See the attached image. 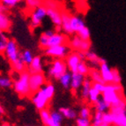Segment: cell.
I'll return each mask as SVG.
<instances>
[{
	"instance_id": "6da1fadb",
	"label": "cell",
	"mask_w": 126,
	"mask_h": 126,
	"mask_svg": "<svg viewBox=\"0 0 126 126\" xmlns=\"http://www.w3.org/2000/svg\"><path fill=\"white\" fill-rule=\"evenodd\" d=\"M123 90L124 88L121 84L106 85L105 90L101 94V98L111 107L125 99L123 94Z\"/></svg>"
},
{
	"instance_id": "7a4b0ae2",
	"label": "cell",
	"mask_w": 126,
	"mask_h": 126,
	"mask_svg": "<svg viewBox=\"0 0 126 126\" xmlns=\"http://www.w3.org/2000/svg\"><path fill=\"white\" fill-rule=\"evenodd\" d=\"M30 74L27 72L19 73L18 78L13 81V89L20 97L32 96L29 87Z\"/></svg>"
},
{
	"instance_id": "3957f363",
	"label": "cell",
	"mask_w": 126,
	"mask_h": 126,
	"mask_svg": "<svg viewBox=\"0 0 126 126\" xmlns=\"http://www.w3.org/2000/svg\"><path fill=\"white\" fill-rule=\"evenodd\" d=\"M68 72V68L64 60L55 59L50 63L48 70V75L49 78L54 79H59L62 76Z\"/></svg>"
},
{
	"instance_id": "277c9868",
	"label": "cell",
	"mask_w": 126,
	"mask_h": 126,
	"mask_svg": "<svg viewBox=\"0 0 126 126\" xmlns=\"http://www.w3.org/2000/svg\"><path fill=\"white\" fill-rule=\"evenodd\" d=\"M47 17V8L42 4L38 8L30 12L29 27L31 29H35L42 25L43 19Z\"/></svg>"
},
{
	"instance_id": "5b68a950",
	"label": "cell",
	"mask_w": 126,
	"mask_h": 126,
	"mask_svg": "<svg viewBox=\"0 0 126 126\" xmlns=\"http://www.w3.org/2000/svg\"><path fill=\"white\" fill-rule=\"evenodd\" d=\"M72 52L71 51V47L69 44L67 45H61V46L50 47L45 49V54L50 57L55 59H62L63 60L67 57V56Z\"/></svg>"
},
{
	"instance_id": "8992f818",
	"label": "cell",
	"mask_w": 126,
	"mask_h": 126,
	"mask_svg": "<svg viewBox=\"0 0 126 126\" xmlns=\"http://www.w3.org/2000/svg\"><path fill=\"white\" fill-rule=\"evenodd\" d=\"M69 46L72 48L74 51L77 52H83L86 53L90 50L91 48V42L90 41H84L80 39L77 34L72 36L69 41Z\"/></svg>"
},
{
	"instance_id": "52a82bcc",
	"label": "cell",
	"mask_w": 126,
	"mask_h": 126,
	"mask_svg": "<svg viewBox=\"0 0 126 126\" xmlns=\"http://www.w3.org/2000/svg\"><path fill=\"white\" fill-rule=\"evenodd\" d=\"M20 51L16 41L13 39H10L9 43L6 47V49L4 51V56L10 61L11 63H13L20 58Z\"/></svg>"
},
{
	"instance_id": "ba28073f",
	"label": "cell",
	"mask_w": 126,
	"mask_h": 126,
	"mask_svg": "<svg viewBox=\"0 0 126 126\" xmlns=\"http://www.w3.org/2000/svg\"><path fill=\"white\" fill-rule=\"evenodd\" d=\"M46 85V77L43 73H37L30 75L29 87L32 95L37 93Z\"/></svg>"
},
{
	"instance_id": "9c48e42d",
	"label": "cell",
	"mask_w": 126,
	"mask_h": 126,
	"mask_svg": "<svg viewBox=\"0 0 126 126\" xmlns=\"http://www.w3.org/2000/svg\"><path fill=\"white\" fill-rule=\"evenodd\" d=\"M32 101L34 103V107L38 109V110H43L46 109L48 107V104L49 102V100L47 98L45 94L43 93L42 89H40L37 93L34 94L31 96Z\"/></svg>"
},
{
	"instance_id": "30bf717a",
	"label": "cell",
	"mask_w": 126,
	"mask_h": 126,
	"mask_svg": "<svg viewBox=\"0 0 126 126\" xmlns=\"http://www.w3.org/2000/svg\"><path fill=\"white\" fill-rule=\"evenodd\" d=\"M12 20L8 14V9L0 1V31L7 32L11 28Z\"/></svg>"
},
{
	"instance_id": "8fae6325",
	"label": "cell",
	"mask_w": 126,
	"mask_h": 126,
	"mask_svg": "<svg viewBox=\"0 0 126 126\" xmlns=\"http://www.w3.org/2000/svg\"><path fill=\"white\" fill-rule=\"evenodd\" d=\"M64 61L66 63L68 70H70V72L72 73H76L79 64V63L82 60L80 59L77 51H72L67 56V57L65 58Z\"/></svg>"
},
{
	"instance_id": "7c38bea8",
	"label": "cell",
	"mask_w": 126,
	"mask_h": 126,
	"mask_svg": "<svg viewBox=\"0 0 126 126\" xmlns=\"http://www.w3.org/2000/svg\"><path fill=\"white\" fill-rule=\"evenodd\" d=\"M69 39L66 34L62 33H55L49 39H48V48L56 46H61V45L69 44Z\"/></svg>"
},
{
	"instance_id": "4fadbf2b",
	"label": "cell",
	"mask_w": 126,
	"mask_h": 126,
	"mask_svg": "<svg viewBox=\"0 0 126 126\" xmlns=\"http://www.w3.org/2000/svg\"><path fill=\"white\" fill-rule=\"evenodd\" d=\"M100 73L106 85L113 84V69L107 63H101L99 66Z\"/></svg>"
},
{
	"instance_id": "5bb4252c",
	"label": "cell",
	"mask_w": 126,
	"mask_h": 126,
	"mask_svg": "<svg viewBox=\"0 0 126 126\" xmlns=\"http://www.w3.org/2000/svg\"><path fill=\"white\" fill-rule=\"evenodd\" d=\"M47 16L56 27H61L62 23V10L54 8H47Z\"/></svg>"
},
{
	"instance_id": "9a60e30c",
	"label": "cell",
	"mask_w": 126,
	"mask_h": 126,
	"mask_svg": "<svg viewBox=\"0 0 126 126\" xmlns=\"http://www.w3.org/2000/svg\"><path fill=\"white\" fill-rule=\"evenodd\" d=\"M42 70H43V66H42V61L40 56H35L33 59V62L31 64L28 66L27 69V72L30 75L33 74H37V73H42Z\"/></svg>"
},
{
	"instance_id": "2e32d148",
	"label": "cell",
	"mask_w": 126,
	"mask_h": 126,
	"mask_svg": "<svg viewBox=\"0 0 126 126\" xmlns=\"http://www.w3.org/2000/svg\"><path fill=\"white\" fill-rule=\"evenodd\" d=\"M71 18L72 15L70 14L68 12L62 11V23H61V28L62 31L65 33L66 35L72 34V27H71Z\"/></svg>"
},
{
	"instance_id": "e0dca14e",
	"label": "cell",
	"mask_w": 126,
	"mask_h": 126,
	"mask_svg": "<svg viewBox=\"0 0 126 126\" xmlns=\"http://www.w3.org/2000/svg\"><path fill=\"white\" fill-rule=\"evenodd\" d=\"M85 79H86V76L81 75L78 72L72 73V81H71V87L70 88L74 93L78 92V90L81 88Z\"/></svg>"
},
{
	"instance_id": "ac0fdd59",
	"label": "cell",
	"mask_w": 126,
	"mask_h": 126,
	"mask_svg": "<svg viewBox=\"0 0 126 126\" xmlns=\"http://www.w3.org/2000/svg\"><path fill=\"white\" fill-rule=\"evenodd\" d=\"M86 27V26L85 24L84 19H82L80 16L72 15V18H71V27H72V31L73 34L74 33L78 34L80 30H82Z\"/></svg>"
},
{
	"instance_id": "d6986e66",
	"label": "cell",
	"mask_w": 126,
	"mask_h": 126,
	"mask_svg": "<svg viewBox=\"0 0 126 126\" xmlns=\"http://www.w3.org/2000/svg\"><path fill=\"white\" fill-rule=\"evenodd\" d=\"M92 80L89 78H86V79L84 80V83H83V85L81 86V88H80V97L83 100L88 99L89 92L92 89Z\"/></svg>"
},
{
	"instance_id": "ffe728a7",
	"label": "cell",
	"mask_w": 126,
	"mask_h": 126,
	"mask_svg": "<svg viewBox=\"0 0 126 126\" xmlns=\"http://www.w3.org/2000/svg\"><path fill=\"white\" fill-rule=\"evenodd\" d=\"M58 111L62 114V116L63 118L70 120H73L78 118V113L75 109H72V108H66V107H62L58 109Z\"/></svg>"
},
{
	"instance_id": "44dd1931",
	"label": "cell",
	"mask_w": 126,
	"mask_h": 126,
	"mask_svg": "<svg viewBox=\"0 0 126 126\" xmlns=\"http://www.w3.org/2000/svg\"><path fill=\"white\" fill-rule=\"evenodd\" d=\"M94 107L95 111L100 112V113H102V114L108 113V112L110 111V105L108 104L102 98L98 100V101L94 104Z\"/></svg>"
},
{
	"instance_id": "7402d4cb",
	"label": "cell",
	"mask_w": 126,
	"mask_h": 126,
	"mask_svg": "<svg viewBox=\"0 0 126 126\" xmlns=\"http://www.w3.org/2000/svg\"><path fill=\"white\" fill-rule=\"evenodd\" d=\"M85 56H86V59L92 65H94V67H97V66H100L101 64V57H98V55L95 52L90 50H88L87 52L85 53Z\"/></svg>"
},
{
	"instance_id": "603a6c76",
	"label": "cell",
	"mask_w": 126,
	"mask_h": 126,
	"mask_svg": "<svg viewBox=\"0 0 126 126\" xmlns=\"http://www.w3.org/2000/svg\"><path fill=\"white\" fill-rule=\"evenodd\" d=\"M63 116L58 110H53L50 112V124L49 126H61Z\"/></svg>"
},
{
	"instance_id": "cb8c5ba5",
	"label": "cell",
	"mask_w": 126,
	"mask_h": 126,
	"mask_svg": "<svg viewBox=\"0 0 126 126\" xmlns=\"http://www.w3.org/2000/svg\"><path fill=\"white\" fill-rule=\"evenodd\" d=\"M114 115L126 113V99H124L120 102L116 103L115 105L110 107V111Z\"/></svg>"
},
{
	"instance_id": "d4e9b609",
	"label": "cell",
	"mask_w": 126,
	"mask_h": 126,
	"mask_svg": "<svg viewBox=\"0 0 126 126\" xmlns=\"http://www.w3.org/2000/svg\"><path fill=\"white\" fill-rule=\"evenodd\" d=\"M10 38L6 32L0 31V54H4L9 43Z\"/></svg>"
},
{
	"instance_id": "484cf974",
	"label": "cell",
	"mask_w": 126,
	"mask_h": 126,
	"mask_svg": "<svg viewBox=\"0 0 126 126\" xmlns=\"http://www.w3.org/2000/svg\"><path fill=\"white\" fill-rule=\"evenodd\" d=\"M88 76H89V79H90L92 80V82H94V83H101V84L106 85L105 83H104V81H103L102 78H101L100 71H98V70L95 69V68H93V69L90 68V72H89Z\"/></svg>"
},
{
	"instance_id": "4316f807",
	"label": "cell",
	"mask_w": 126,
	"mask_h": 126,
	"mask_svg": "<svg viewBox=\"0 0 126 126\" xmlns=\"http://www.w3.org/2000/svg\"><path fill=\"white\" fill-rule=\"evenodd\" d=\"M12 65V69L13 70V72H17L18 74L22 73L24 72H27V65L24 63V62L22 61V59L19 58V60L13 63H11Z\"/></svg>"
},
{
	"instance_id": "83f0119b",
	"label": "cell",
	"mask_w": 126,
	"mask_h": 126,
	"mask_svg": "<svg viewBox=\"0 0 126 126\" xmlns=\"http://www.w3.org/2000/svg\"><path fill=\"white\" fill-rule=\"evenodd\" d=\"M34 57V55H33V53L29 49H25V50H23L20 53V58L22 59V61L24 62V63L27 65V67H28L31 64Z\"/></svg>"
},
{
	"instance_id": "f1b7e54d",
	"label": "cell",
	"mask_w": 126,
	"mask_h": 126,
	"mask_svg": "<svg viewBox=\"0 0 126 126\" xmlns=\"http://www.w3.org/2000/svg\"><path fill=\"white\" fill-rule=\"evenodd\" d=\"M60 84L62 85L63 88L68 89L71 87V81H72V72H65L61 78L59 79Z\"/></svg>"
},
{
	"instance_id": "f546056e",
	"label": "cell",
	"mask_w": 126,
	"mask_h": 126,
	"mask_svg": "<svg viewBox=\"0 0 126 126\" xmlns=\"http://www.w3.org/2000/svg\"><path fill=\"white\" fill-rule=\"evenodd\" d=\"M42 89V91H43V93L45 94V95L47 96V98H48L49 101L54 97L55 91L56 90H55V86L52 83H46V85H45Z\"/></svg>"
},
{
	"instance_id": "4dcf8cb0",
	"label": "cell",
	"mask_w": 126,
	"mask_h": 126,
	"mask_svg": "<svg viewBox=\"0 0 126 126\" xmlns=\"http://www.w3.org/2000/svg\"><path fill=\"white\" fill-rule=\"evenodd\" d=\"M114 121L113 124L116 126H126V113L114 115Z\"/></svg>"
},
{
	"instance_id": "1f68e13d",
	"label": "cell",
	"mask_w": 126,
	"mask_h": 126,
	"mask_svg": "<svg viewBox=\"0 0 126 126\" xmlns=\"http://www.w3.org/2000/svg\"><path fill=\"white\" fill-rule=\"evenodd\" d=\"M40 117L44 126H49V124H50V111L48 109L41 110Z\"/></svg>"
},
{
	"instance_id": "d6a6232c",
	"label": "cell",
	"mask_w": 126,
	"mask_h": 126,
	"mask_svg": "<svg viewBox=\"0 0 126 126\" xmlns=\"http://www.w3.org/2000/svg\"><path fill=\"white\" fill-rule=\"evenodd\" d=\"M13 86V80L7 76L0 75V87L1 88H10Z\"/></svg>"
},
{
	"instance_id": "836d02e7",
	"label": "cell",
	"mask_w": 126,
	"mask_h": 126,
	"mask_svg": "<svg viewBox=\"0 0 126 126\" xmlns=\"http://www.w3.org/2000/svg\"><path fill=\"white\" fill-rule=\"evenodd\" d=\"M103 114L100 113V112H94V116L91 120L92 123V126H101L103 124Z\"/></svg>"
},
{
	"instance_id": "e575fe53",
	"label": "cell",
	"mask_w": 126,
	"mask_h": 126,
	"mask_svg": "<svg viewBox=\"0 0 126 126\" xmlns=\"http://www.w3.org/2000/svg\"><path fill=\"white\" fill-rule=\"evenodd\" d=\"M25 4L26 6L28 8V10L30 12H32L33 10L42 5L43 4V1H41V0H27V1H25Z\"/></svg>"
},
{
	"instance_id": "d590c367",
	"label": "cell",
	"mask_w": 126,
	"mask_h": 126,
	"mask_svg": "<svg viewBox=\"0 0 126 126\" xmlns=\"http://www.w3.org/2000/svg\"><path fill=\"white\" fill-rule=\"evenodd\" d=\"M101 93H99L97 90H95L94 88H93L90 90V92H89V95H88V101H90L91 103H93V104H94L95 102H96L99 99H101Z\"/></svg>"
},
{
	"instance_id": "8d00e7d4",
	"label": "cell",
	"mask_w": 126,
	"mask_h": 126,
	"mask_svg": "<svg viewBox=\"0 0 126 126\" xmlns=\"http://www.w3.org/2000/svg\"><path fill=\"white\" fill-rule=\"evenodd\" d=\"M89 72H90V68H89V66L87 65V63L85 61L80 62L78 66V69H77V72L81 74V75L88 76Z\"/></svg>"
},
{
	"instance_id": "74e56055",
	"label": "cell",
	"mask_w": 126,
	"mask_h": 126,
	"mask_svg": "<svg viewBox=\"0 0 126 126\" xmlns=\"http://www.w3.org/2000/svg\"><path fill=\"white\" fill-rule=\"evenodd\" d=\"M91 116H92V111L89 107L84 106L80 109L79 112V117L84 118V119H90Z\"/></svg>"
},
{
	"instance_id": "f35d334b",
	"label": "cell",
	"mask_w": 126,
	"mask_h": 126,
	"mask_svg": "<svg viewBox=\"0 0 126 126\" xmlns=\"http://www.w3.org/2000/svg\"><path fill=\"white\" fill-rule=\"evenodd\" d=\"M77 35H78L80 39H82V40L90 41L91 34H90V31H89L88 27H86L85 28H83L82 30H80L78 34H77Z\"/></svg>"
},
{
	"instance_id": "ab89813d",
	"label": "cell",
	"mask_w": 126,
	"mask_h": 126,
	"mask_svg": "<svg viewBox=\"0 0 126 126\" xmlns=\"http://www.w3.org/2000/svg\"><path fill=\"white\" fill-rule=\"evenodd\" d=\"M48 39L49 38L42 33L40 35V37H39V41H38L39 42V46L42 48H43V49H47L48 48Z\"/></svg>"
},
{
	"instance_id": "60d3db41",
	"label": "cell",
	"mask_w": 126,
	"mask_h": 126,
	"mask_svg": "<svg viewBox=\"0 0 126 126\" xmlns=\"http://www.w3.org/2000/svg\"><path fill=\"white\" fill-rule=\"evenodd\" d=\"M1 3L4 6H5L9 10V9L15 8L20 3V1L19 0H3V1H1Z\"/></svg>"
},
{
	"instance_id": "b9f144b4",
	"label": "cell",
	"mask_w": 126,
	"mask_h": 126,
	"mask_svg": "<svg viewBox=\"0 0 126 126\" xmlns=\"http://www.w3.org/2000/svg\"><path fill=\"white\" fill-rule=\"evenodd\" d=\"M43 5L46 8H54V9H60L61 10V4L57 1H52V0H47L43 1Z\"/></svg>"
},
{
	"instance_id": "7bdbcfd3",
	"label": "cell",
	"mask_w": 126,
	"mask_h": 126,
	"mask_svg": "<svg viewBox=\"0 0 126 126\" xmlns=\"http://www.w3.org/2000/svg\"><path fill=\"white\" fill-rule=\"evenodd\" d=\"M103 124H108V125H111L113 124V121H114V116L113 114L111 112H108V113L103 114Z\"/></svg>"
},
{
	"instance_id": "ee69618b",
	"label": "cell",
	"mask_w": 126,
	"mask_h": 126,
	"mask_svg": "<svg viewBox=\"0 0 126 126\" xmlns=\"http://www.w3.org/2000/svg\"><path fill=\"white\" fill-rule=\"evenodd\" d=\"M76 126H92V123L90 119L78 117L76 119Z\"/></svg>"
},
{
	"instance_id": "f6af8a7d",
	"label": "cell",
	"mask_w": 126,
	"mask_h": 126,
	"mask_svg": "<svg viewBox=\"0 0 126 126\" xmlns=\"http://www.w3.org/2000/svg\"><path fill=\"white\" fill-rule=\"evenodd\" d=\"M122 78L120 75V72L117 69L114 68L113 69V84H121Z\"/></svg>"
},
{
	"instance_id": "bcb514c9",
	"label": "cell",
	"mask_w": 126,
	"mask_h": 126,
	"mask_svg": "<svg viewBox=\"0 0 126 126\" xmlns=\"http://www.w3.org/2000/svg\"><path fill=\"white\" fill-rule=\"evenodd\" d=\"M105 86H106V85L101 84V83H94V82H93V85H92L93 88H94L95 90H97L99 93H101V94H102V93L104 92Z\"/></svg>"
},
{
	"instance_id": "7dc6e473",
	"label": "cell",
	"mask_w": 126,
	"mask_h": 126,
	"mask_svg": "<svg viewBox=\"0 0 126 126\" xmlns=\"http://www.w3.org/2000/svg\"><path fill=\"white\" fill-rule=\"evenodd\" d=\"M56 33V31H54V30H51V29H48V30H46V31L43 32V34H45V35H47L48 38H50L51 36L53 35V34Z\"/></svg>"
},
{
	"instance_id": "c3c4849f",
	"label": "cell",
	"mask_w": 126,
	"mask_h": 126,
	"mask_svg": "<svg viewBox=\"0 0 126 126\" xmlns=\"http://www.w3.org/2000/svg\"><path fill=\"white\" fill-rule=\"evenodd\" d=\"M78 54H79V56L80 59H81L82 61H84L85 59H86V56H85V53H83V52H78Z\"/></svg>"
},
{
	"instance_id": "681fc988",
	"label": "cell",
	"mask_w": 126,
	"mask_h": 126,
	"mask_svg": "<svg viewBox=\"0 0 126 126\" xmlns=\"http://www.w3.org/2000/svg\"><path fill=\"white\" fill-rule=\"evenodd\" d=\"M4 115V108L1 106V104H0V118L2 117Z\"/></svg>"
},
{
	"instance_id": "f907efd6",
	"label": "cell",
	"mask_w": 126,
	"mask_h": 126,
	"mask_svg": "<svg viewBox=\"0 0 126 126\" xmlns=\"http://www.w3.org/2000/svg\"><path fill=\"white\" fill-rule=\"evenodd\" d=\"M0 126H13V125L8 122H3L0 124Z\"/></svg>"
},
{
	"instance_id": "816d5d0a",
	"label": "cell",
	"mask_w": 126,
	"mask_h": 126,
	"mask_svg": "<svg viewBox=\"0 0 126 126\" xmlns=\"http://www.w3.org/2000/svg\"><path fill=\"white\" fill-rule=\"evenodd\" d=\"M101 126H110V125H108V124H102Z\"/></svg>"
},
{
	"instance_id": "f5cc1de1",
	"label": "cell",
	"mask_w": 126,
	"mask_h": 126,
	"mask_svg": "<svg viewBox=\"0 0 126 126\" xmlns=\"http://www.w3.org/2000/svg\"><path fill=\"white\" fill-rule=\"evenodd\" d=\"M27 126H30V125H27Z\"/></svg>"
}]
</instances>
